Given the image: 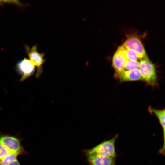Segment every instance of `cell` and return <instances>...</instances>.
<instances>
[{"label": "cell", "mask_w": 165, "mask_h": 165, "mask_svg": "<svg viewBox=\"0 0 165 165\" xmlns=\"http://www.w3.org/2000/svg\"><path fill=\"white\" fill-rule=\"evenodd\" d=\"M139 62L138 61H131L127 60L124 65V70L130 71L138 68Z\"/></svg>", "instance_id": "obj_12"}, {"label": "cell", "mask_w": 165, "mask_h": 165, "mask_svg": "<svg viewBox=\"0 0 165 165\" xmlns=\"http://www.w3.org/2000/svg\"><path fill=\"white\" fill-rule=\"evenodd\" d=\"M123 46L124 48L125 55L127 60L138 61V60L139 59L138 54L134 50L125 47Z\"/></svg>", "instance_id": "obj_11"}, {"label": "cell", "mask_w": 165, "mask_h": 165, "mask_svg": "<svg viewBox=\"0 0 165 165\" xmlns=\"http://www.w3.org/2000/svg\"><path fill=\"white\" fill-rule=\"evenodd\" d=\"M28 153L20 138L9 134H0V165H21L17 157Z\"/></svg>", "instance_id": "obj_1"}, {"label": "cell", "mask_w": 165, "mask_h": 165, "mask_svg": "<svg viewBox=\"0 0 165 165\" xmlns=\"http://www.w3.org/2000/svg\"><path fill=\"white\" fill-rule=\"evenodd\" d=\"M122 45L125 47L134 50L138 54L139 59L141 60L148 57L141 42L136 36L129 37Z\"/></svg>", "instance_id": "obj_6"}, {"label": "cell", "mask_w": 165, "mask_h": 165, "mask_svg": "<svg viewBox=\"0 0 165 165\" xmlns=\"http://www.w3.org/2000/svg\"><path fill=\"white\" fill-rule=\"evenodd\" d=\"M148 110L151 112H152L156 116L162 127L163 134V146L160 149L159 152L160 154L164 155L165 141V109H156L150 107L149 108Z\"/></svg>", "instance_id": "obj_10"}, {"label": "cell", "mask_w": 165, "mask_h": 165, "mask_svg": "<svg viewBox=\"0 0 165 165\" xmlns=\"http://www.w3.org/2000/svg\"><path fill=\"white\" fill-rule=\"evenodd\" d=\"M17 73L21 76L19 81L20 82L31 76L35 72V66L30 60L25 57L19 61L16 66Z\"/></svg>", "instance_id": "obj_5"}, {"label": "cell", "mask_w": 165, "mask_h": 165, "mask_svg": "<svg viewBox=\"0 0 165 165\" xmlns=\"http://www.w3.org/2000/svg\"><path fill=\"white\" fill-rule=\"evenodd\" d=\"M37 48L36 44L34 45L31 48L28 45H25V51L29 57V60L35 66L37 67L35 77L38 79L43 72L42 65L46 60L44 58L45 53L39 52L37 51Z\"/></svg>", "instance_id": "obj_4"}, {"label": "cell", "mask_w": 165, "mask_h": 165, "mask_svg": "<svg viewBox=\"0 0 165 165\" xmlns=\"http://www.w3.org/2000/svg\"><path fill=\"white\" fill-rule=\"evenodd\" d=\"M118 136V134H116L112 138L101 143L91 149L86 150L85 153L116 158L117 154L115 144Z\"/></svg>", "instance_id": "obj_2"}, {"label": "cell", "mask_w": 165, "mask_h": 165, "mask_svg": "<svg viewBox=\"0 0 165 165\" xmlns=\"http://www.w3.org/2000/svg\"><path fill=\"white\" fill-rule=\"evenodd\" d=\"M115 76L121 82L142 80L138 68L130 71L123 70L118 73L115 74Z\"/></svg>", "instance_id": "obj_9"}, {"label": "cell", "mask_w": 165, "mask_h": 165, "mask_svg": "<svg viewBox=\"0 0 165 165\" xmlns=\"http://www.w3.org/2000/svg\"><path fill=\"white\" fill-rule=\"evenodd\" d=\"M138 68L142 80L152 86L157 85L158 78L155 65L148 57L141 60Z\"/></svg>", "instance_id": "obj_3"}, {"label": "cell", "mask_w": 165, "mask_h": 165, "mask_svg": "<svg viewBox=\"0 0 165 165\" xmlns=\"http://www.w3.org/2000/svg\"><path fill=\"white\" fill-rule=\"evenodd\" d=\"M85 153L90 165H116L115 158Z\"/></svg>", "instance_id": "obj_8"}, {"label": "cell", "mask_w": 165, "mask_h": 165, "mask_svg": "<svg viewBox=\"0 0 165 165\" xmlns=\"http://www.w3.org/2000/svg\"><path fill=\"white\" fill-rule=\"evenodd\" d=\"M122 45L119 46L114 53L112 60V65L115 71V74L124 70V64L127 61Z\"/></svg>", "instance_id": "obj_7"}, {"label": "cell", "mask_w": 165, "mask_h": 165, "mask_svg": "<svg viewBox=\"0 0 165 165\" xmlns=\"http://www.w3.org/2000/svg\"><path fill=\"white\" fill-rule=\"evenodd\" d=\"M5 4H11L16 5L19 7H23L28 6V4H24L18 0H0V6L3 5Z\"/></svg>", "instance_id": "obj_13"}]
</instances>
